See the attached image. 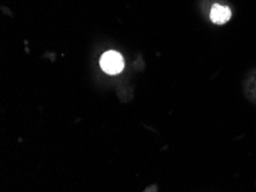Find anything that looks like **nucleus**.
Wrapping results in <instances>:
<instances>
[{"mask_svg": "<svg viewBox=\"0 0 256 192\" xmlns=\"http://www.w3.org/2000/svg\"><path fill=\"white\" fill-rule=\"evenodd\" d=\"M144 192H158V187H156V185H152V186L147 187V189Z\"/></svg>", "mask_w": 256, "mask_h": 192, "instance_id": "7ed1b4c3", "label": "nucleus"}, {"mask_svg": "<svg viewBox=\"0 0 256 192\" xmlns=\"http://www.w3.org/2000/svg\"><path fill=\"white\" fill-rule=\"evenodd\" d=\"M100 66L104 73L110 75H116L124 68V60L122 56L116 51H107L100 59Z\"/></svg>", "mask_w": 256, "mask_h": 192, "instance_id": "f257e3e1", "label": "nucleus"}, {"mask_svg": "<svg viewBox=\"0 0 256 192\" xmlns=\"http://www.w3.org/2000/svg\"><path fill=\"white\" fill-rule=\"evenodd\" d=\"M231 19V10L226 6L215 4L210 11V20L216 25H224Z\"/></svg>", "mask_w": 256, "mask_h": 192, "instance_id": "f03ea898", "label": "nucleus"}]
</instances>
